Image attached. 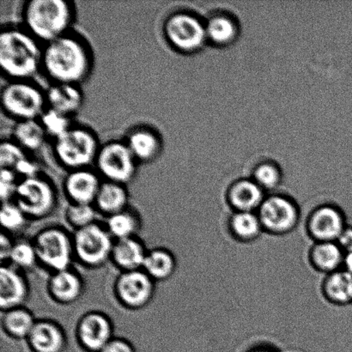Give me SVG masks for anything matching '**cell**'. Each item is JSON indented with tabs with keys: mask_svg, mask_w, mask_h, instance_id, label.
I'll list each match as a JSON object with an SVG mask.
<instances>
[{
	"mask_svg": "<svg viewBox=\"0 0 352 352\" xmlns=\"http://www.w3.org/2000/svg\"><path fill=\"white\" fill-rule=\"evenodd\" d=\"M29 296V283L22 272L12 265L2 264L0 267L1 311L24 307Z\"/></svg>",
	"mask_w": 352,
	"mask_h": 352,
	"instance_id": "2e32d148",
	"label": "cell"
},
{
	"mask_svg": "<svg viewBox=\"0 0 352 352\" xmlns=\"http://www.w3.org/2000/svg\"><path fill=\"white\" fill-rule=\"evenodd\" d=\"M47 138L39 120H22L13 126L12 140L28 153L40 151Z\"/></svg>",
	"mask_w": 352,
	"mask_h": 352,
	"instance_id": "83f0119b",
	"label": "cell"
},
{
	"mask_svg": "<svg viewBox=\"0 0 352 352\" xmlns=\"http://www.w3.org/2000/svg\"><path fill=\"white\" fill-rule=\"evenodd\" d=\"M13 201L30 220H41L50 217L56 209L58 192L51 179L39 173L20 179Z\"/></svg>",
	"mask_w": 352,
	"mask_h": 352,
	"instance_id": "8992f818",
	"label": "cell"
},
{
	"mask_svg": "<svg viewBox=\"0 0 352 352\" xmlns=\"http://www.w3.org/2000/svg\"><path fill=\"white\" fill-rule=\"evenodd\" d=\"M20 178L15 172L7 168H1L0 173V196L1 201H12L19 185Z\"/></svg>",
	"mask_w": 352,
	"mask_h": 352,
	"instance_id": "74e56055",
	"label": "cell"
},
{
	"mask_svg": "<svg viewBox=\"0 0 352 352\" xmlns=\"http://www.w3.org/2000/svg\"><path fill=\"white\" fill-rule=\"evenodd\" d=\"M2 329L7 336L14 340H27L36 320L25 307L2 312Z\"/></svg>",
	"mask_w": 352,
	"mask_h": 352,
	"instance_id": "f1b7e54d",
	"label": "cell"
},
{
	"mask_svg": "<svg viewBox=\"0 0 352 352\" xmlns=\"http://www.w3.org/2000/svg\"><path fill=\"white\" fill-rule=\"evenodd\" d=\"M84 291V280L72 268L53 272L47 281L48 294L58 305H74L82 298Z\"/></svg>",
	"mask_w": 352,
	"mask_h": 352,
	"instance_id": "d6986e66",
	"label": "cell"
},
{
	"mask_svg": "<svg viewBox=\"0 0 352 352\" xmlns=\"http://www.w3.org/2000/svg\"><path fill=\"white\" fill-rule=\"evenodd\" d=\"M177 267L175 255L166 248L148 250L142 270L155 282L166 281L173 277Z\"/></svg>",
	"mask_w": 352,
	"mask_h": 352,
	"instance_id": "4316f807",
	"label": "cell"
},
{
	"mask_svg": "<svg viewBox=\"0 0 352 352\" xmlns=\"http://www.w3.org/2000/svg\"><path fill=\"white\" fill-rule=\"evenodd\" d=\"M227 230L233 240L243 244L254 243L265 233L257 212L231 213Z\"/></svg>",
	"mask_w": 352,
	"mask_h": 352,
	"instance_id": "d4e9b609",
	"label": "cell"
},
{
	"mask_svg": "<svg viewBox=\"0 0 352 352\" xmlns=\"http://www.w3.org/2000/svg\"><path fill=\"white\" fill-rule=\"evenodd\" d=\"M43 44L22 25L0 31V67L7 81L32 80L41 71Z\"/></svg>",
	"mask_w": 352,
	"mask_h": 352,
	"instance_id": "7a4b0ae2",
	"label": "cell"
},
{
	"mask_svg": "<svg viewBox=\"0 0 352 352\" xmlns=\"http://www.w3.org/2000/svg\"><path fill=\"white\" fill-rule=\"evenodd\" d=\"M162 31L164 40L171 48L185 54L199 50L207 37L203 23L192 14L186 12H175L168 15Z\"/></svg>",
	"mask_w": 352,
	"mask_h": 352,
	"instance_id": "8fae6325",
	"label": "cell"
},
{
	"mask_svg": "<svg viewBox=\"0 0 352 352\" xmlns=\"http://www.w3.org/2000/svg\"><path fill=\"white\" fill-rule=\"evenodd\" d=\"M76 336L82 350L101 352L115 338L112 320L102 312L86 313L78 322Z\"/></svg>",
	"mask_w": 352,
	"mask_h": 352,
	"instance_id": "5bb4252c",
	"label": "cell"
},
{
	"mask_svg": "<svg viewBox=\"0 0 352 352\" xmlns=\"http://www.w3.org/2000/svg\"><path fill=\"white\" fill-rule=\"evenodd\" d=\"M344 252L337 241L313 243L308 252L310 267L324 276L343 268Z\"/></svg>",
	"mask_w": 352,
	"mask_h": 352,
	"instance_id": "7402d4cb",
	"label": "cell"
},
{
	"mask_svg": "<svg viewBox=\"0 0 352 352\" xmlns=\"http://www.w3.org/2000/svg\"><path fill=\"white\" fill-rule=\"evenodd\" d=\"M101 352H137L132 344L120 338H113Z\"/></svg>",
	"mask_w": 352,
	"mask_h": 352,
	"instance_id": "f35d334b",
	"label": "cell"
},
{
	"mask_svg": "<svg viewBox=\"0 0 352 352\" xmlns=\"http://www.w3.org/2000/svg\"><path fill=\"white\" fill-rule=\"evenodd\" d=\"M29 220V217L13 200L2 203L0 221L3 232L9 234L19 232L27 226Z\"/></svg>",
	"mask_w": 352,
	"mask_h": 352,
	"instance_id": "1f68e13d",
	"label": "cell"
},
{
	"mask_svg": "<svg viewBox=\"0 0 352 352\" xmlns=\"http://www.w3.org/2000/svg\"><path fill=\"white\" fill-rule=\"evenodd\" d=\"M156 282L140 270L122 272L115 282V295L120 305L131 310L146 308L153 301Z\"/></svg>",
	"mask_w": 352,
	"mask_h": 352,
	"instance_id": "7c38bea8",
	"label": "cell"
},
{
	"mask_svg": "<svg viewBox=\"0 0 352 352\" xmlns=\"http://www.w3.org/2000/svg\"><path fill=\"white\" fill-rule=\"evenodd\" d=\"M320 293L330 305L352 306V274L342 268L324 276L320 284Z\"/></svg>",
	"mask_w": 352,
	"mask_h": 352,
	"instance_id": "cb8c5ba5",
	"label": "cell"
},
{
	"mask_svg": "<svg viewBox=\"0 0 352 352\" xmlns=\"http://www.w3.org/2000/svg\"><path fill=\"white\" fill-rule=\"evenodd\" d=\"M36 248L38 263L53 272L72 268L74 261V238L60 227L45 228L32 241Z\"/></svg>",
	"mask_w": 352,
	"mask_h": 352,
	"instance_id": "52a82bcc",
	"label": "cell"
},
{
	"mask_svg": "<svg viewBox=\"0 0 352 352\" xmlns=\"http://www.w3.org/2000/svg\"><path fill=\"white\" fill-rule=\"evenodd\" d=\"M264 232L274 236H285L294 232L301 222V210L287 196L265 197L257 212Z\"/></svg>",
	"mask_w": 352,
	"mask_h": 352,
	"instance_id": "30bf717a",
	"label": "cell"
},
{
	"mask_svg": "<svg viewBox=\"0 0 352 352\" xmlns=\"http://www.w3.org/2000/svg\"><path fill=\"white\" fill-rule=\"evenodd\" d=\"M28 158V153L12 139L3 140L0 144V165L1 168L15 170Z\"/></svg>",
	"mask_w": 352,
	"mask_h": 352,
	"instance_id": "e575fe53",
	"label": "cell"
},
{
	"mask_svg": "<svg viewBox=\"0 0 352 352\" xmlns=\"http://www.w3.org/2000/svg\"><path fill=\"white\" fill-rule=\"evenodd\" d=\"M129 193L126 186L102 181L94 206L99 213L109 217L129 208Z\"/></svg>",
	"mask_w": 352,
	"mask_h": 352,
	"instance_id": "484cf974",
	"label": "cell"
},
{
	"mask_svg": "<svg viewBox=\"0 0 352 352\" xmlns=\"http://www.w3.org/2000/svg\"><path fill=\"white\" fill-rule=\"evenodd\" d=\"M37 263V254L33 241H15L8 264L22 271L33 268Z\"/></svg>",
	"mask_w": 352,
	"mask_h": 352,
	"instance_id": "4dcf8cb0",
	"label": "cell"
},
{
	"mask_svg": "<svg viewBox=\"0 0 352 352\" xmlns=\"http://www.w3.org/2000/svg\"><path fill=\"white\" fill-rule=\"evenodd\" d=\"M2 111L17 122L39 120L47 109L46 91L33 80L7 81L0 93Z\"/></svg>",
	"mask_w": 352,
	"mask_h": 352,
	"instance_id": "5b68a950",
	"label": "cell"
},
{
	"mask_svg": "<svg viewBox=\"0 0 352 352\" xmlns=\"http://www.w3.org/2000/svg\"><path fill=\"white\" fill-rule=\"evenodd\" d=\"M98 213L94 205L69 204L65 209V217L67 222L75 230H78L96 223Z\"/></svg>",
	"mask_w": 352,
	"mask_h": 352,
	"instance_id": "d6a6232c",
	"label": "cell"
},
{
	"mask_svg": "<svg viewBox=\"0 0 352 352\" xmlns=\"http://www.w3.org/2000/svg\"><path fill=\"white\" fill-rule=\"evenodd\" d=\"M101 144L89 127L74 125L53 140V153L55 160L65 170H81L95 164Z\"/></svg>",
	"mask_w": 352,
	"mask_h": 352,
	"instance_id": "277c9868",
	"label": "cell"
},
{
	"mask_svg": "<svg viewBox=\"0 0 352 352\" xmlns=\"http://www.w3.org/2000/svg\"><path fill=\"white\" fill-rule=\"evenodd\" d=\"M139 164L124 140L102 144L95 161L96 172L102 181L125 186L135 178Z\"/></svg>",
	"mask_w": 352,
	"mask_h": 352,
	"instance_id": "ba28073f",
	"label": "cell"
},
{
	"mask_svg": "<svg viewBox=\"0 0 352 352\" xmlns=\"http://www.w3.org/2000/svg\"><path fill=\"white\" fill-rule=\"evenodd\" d=\"M26 341L31 352H65L67 347L64 329L51 320H37Z\"/></svg>",
	"mask_w": 352,
	"mask_h": 352,
	"instance_id": "ac0fdd59",
	"label": "cell"
},
{
	"mask_svg": "<svg viewBox=\"0 0 352 352\" xmlns=\"http://www.w3.org/2000/svg\"><path fill=\"white\" fill-rule=\"evenodd\" d=\"M20 15L21 25L45 45L71 32L76 8L67 0H29L23 3Z\"/></svg>",
	"mask_w": 352,
	"mask_h": 352,
	"instance_id": "3957f363",
	"label": "cell"
},
{
	"mask_svg": "<svg viewBox=\"0 0 352 352\" xmlns=\"http://www.w3.org/2000/svg\"><path fill=\"white\" fill-rule=\"evenodd\" d=\"M74 256L79 263L88 268H99L111 261L115 239L106 227L98 223L75 230Z\"/></svg>",
	"mask_w": 352,
	"mask_h": 352,
	"instance_id": "9c48e42d",
	"label": "cell"
},
{
	"mask_svg": "<svg viewBox=\"0 0 352 352\" xmlns=\"http://www.w3.org/2000/svg\"><path fill=\"white\" fill-rule=\"evenodd\" d=\"M254 181L264 190H272L280 182V174L274 165L264 164L254 172Z\"/></svg>",
	"mask_w": 352,
	"mask_h": 352,
	"instance_id": "8d00e7d4",
	"label": "cell"
},
{
	"mask_svg": "<svg viewBox=\"0 0 352 352\" xmlns=\"http://www.w3.org/2000/svg\"><path fill=\"white\" fill-rule=\"evenodd\" d=\"M264 192L254 181L243 179L230 186L228 205L233 212H257L265 198Z\"/></svg>",
	"mask_w": 352,
	"mask_h": 352,
	"instance_id": "44dd1931",
	"label": "cell"
},
{
	"mask_svg": "<svg viewBox=\"0 0 352 352\" xmlns=\"http://www.w3.org/2000/svg\"><path fill=\"white\" fill-rule=\"evenodd\" d=\"M347 226L346 213L332 204L316 206L305 221L306 233L313 243L337 241Z\"/></svg>",
	"mask_w": 352,
	"mask_h": 352,
	"instance_id": "4fadbf2b",
	"label": "cell"
},
{
	"mask_svg": "<svg viewBox=\"0 0 352 352\" xmlns=\"http://www.w3.org/2000/svg\"><path fill=\"white\" fill-rule=\"evenodd\" d=\"M343 269L352 274V250L344 253Z\"/></svg>",
	"mask_w": 352,
	"mask_h": 352,
	"instance_id": "7bdbcfd3",
	"label": "cell"
},
{
	"mask_svg": "<svg viewBox=\"0 0 352 352\" xmlns=\"http://www.w3.org/2000/svg\"><path fill=\"white\" fill-rule=\"evenodd\" d=\"M94 56L84 37L71 31L43 45L41 71L51 84L80 86L91 77Z\"/></svg>",
	"mask_w": 352,
	"mask_h": 352,
	"instance_id": "6da1fadb",
	"label": "cell"
},
{
	"mask_svg": "<svg viewBox=\"0 0 352 352\" xmlns=\"http://www.w3.org/2000/svg\"><path fill=\"white\" fill-rule=\"evenodd\" d=\"M247 352H279L274 346L267 344H260L252 346Z\"/></svg>",
	"mask_w": 352,
	"mask_h": 352,
	"instance_id": "b9f144b4",
	"label": "cell"
},
{
	"mask_svg": "<svg viewBox=\"0 0 352 352\" xmlns=\"http://www.w3.org/2000/svg\"><path fill=\"white\" fill-rule=\"evenodd\" d=\"M14 243L15 241L12 239L10 234L3 231L1 237H0V258H1L2 264L8 263Z\"/></svg>",
	"mask_w": 352,
	"mask_h": 352,
	"instance_id": "ab89813d",
	"label": "cell"
},
{
	"mask_svg": "<svg viewBox=\"0 0 352 352\" xmlns=\"http://www.w3.org/2000/svg\"><path fill=\"white\" fill-rule=\"evenodd\" d=\"M337 243L342 248L344 253L352 250V226L348 224L346 229L338 238Z\"/></svg>",
	"mask_w": 352,
	"mask_h": 352,
	"instance_id": "60d3db41",
	"label": "cell"
},
{
	"mask_svg": "<svg viewBox=\"0 0 352 352\" xmlns=\"http://www.w3.org/2000/svg\"><path fill=\"white\" fill-rule=\"evenodd\" d=\"M102 179L91 168L67 171L63 181L65 197L70 204L94 205Z\"/></svg>",
	"mask_w": 352,
	"mask_h": 352,
	"instance_id": "9a60e30c",
	"label": "cell"
},
{
	"mask_svg": "<svg viewBox=\"0 0 352 352\" xmlns=\"http://www.w3.org/2000/svg\"><path fill=\"white\" fill-rule=\"evenodd\" d=\"M147 252L143 241L137 236L116 240L113 243L111 261L122 272L140 270Z\"/></svg>",
	"mask_w": 352,
	"mask_h": 352,
	"instance_id": "603a6c76",
	"label": "cell"
},
{
	"mask_svg": "<svg viewBox=\"0 0 352 352\" xmlns=\"http://www.w3.org/2000/svg\"><path fill=\"white\" fill-rule=\"evenodd\" d=\"M124 141L139 164L153 163L163 153L162 136L156 129L149 126L133 127L127 132Z\"/></svg>",
	"mask_w": 352,
	"mask_h": 352,
	"instance_id": "e0dca14e",
	"label": "cell"
},
{
	"mask_svg": "<svg viewBox=\"0 0 352 352\" xmlns=\"http://www.w3.org/2000/svg\"><path fill=\"white\" fill-rule=\"evenodd\" d=\"M207 37L217 43H227L233 39L236 28L226 17H216L210 20L206 27Z\"/></svg>",
	"mask_w": 352,
	"mask_h": 352,
	"instance_id": "d590c367",
	"label": "cell"
},
{
	"mask_svg": "<svg viewBox=\"0 0 352 352\" xmlns=\"http://www.w3.org/2000/svg\"><path fill=\"white\" fill-rule=\"evenodd\" d=\"M48 109L71 117L80 111L85 95L80 86L71 84H51L46 91Z\"/></svg>",
	"mask_w": 352,
	"mask_h": 352,
	"instance_id": "ffe728a7",
	"label": "cell"
},
{
	"mask_svg": "<svg viewBox=\"0 0 352 352\" xmlns=\"http://www.w3.org/2000/svg\"><path fill=\"white\" fill-rule=\"evenodd\" d=\"M140 219L129 208L108 217L106 228L115 241L137 236L140 229Z\"/></svg>",
	"mask_w": 352,
	"mask_h": 352,
	"instance_id": "f546056e",
	"label": "cell"
},
{
	"mask_svg": "<svg viewBox=\"0 0 352 352\" xmlns=\"http://www.w3.org/2000/svg\"><path fill=\"white\" fill-rule=\"evenodd\" d=\"M39 120L47 137L53 140L67 132L74 126L71 117L48 108L45 110Z\"/></svg>",
	"mask_w": 352,
	"mask_h": 352,
	"instance_id": "836d02e7",
	"label": "cell"
}]
</instances>
